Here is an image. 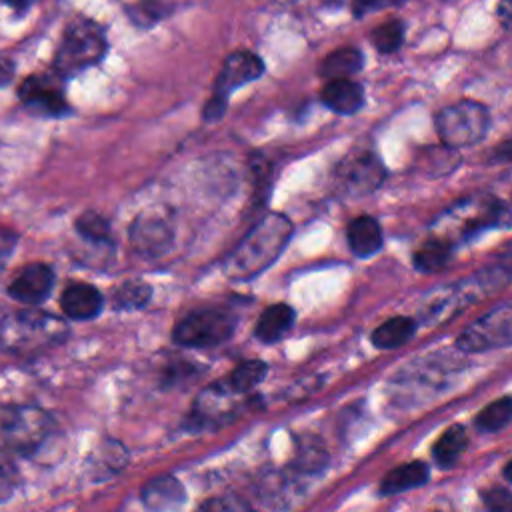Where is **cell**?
Returning a JSON list of instances; mask_svg holds the SVG:
<instances>
[{"mask_svg":"<svg viewBox=\"0 0 512 512\" xmlns=\"http://www.w3.org/2000/svg\"><path fill=\"white\" fill-rule=\"evenodd\" d=\"M466 444H468V440H466L464 426L454 424L440 434V438L436 440V444L432 448V456L438 466L448 468L460 458V454L466 450Z\"/></svg>","mask_w":512,"mask_h":512,"instance_id":"7402d4cb","label":"cell"},{"mask_svg":"<svg viewBox=\"0 0 512 512\" xmlns=\"http://www.w3.org/2000/svg\"><path fill=\"white\" fill-rule=\"evenodd\" d=\"M0 430L6 446L12 452L20 456H32L52 434L54 420L40 406L14 404L4 408L0 418Z\"/></svg>","mask_w":512,"mask_h":512,"instance_id":"3957f363","label":"cell"},{"mask_svg":"<svg viewBox=\"0 0 512 512\" xmlns=\"http://www.w3.org/2000/svg\"><path fill=\"white\" fill-rule=\"evenodd\" d=\"M336 184L342 192L350 196L370 194L384 180V166L376 154L360 150L348 154L334 170Z\"/></svg>","mask_w":512,"mask_h":512,"instance_id":"9c48e42d","label":"cell"},{"mask_svg":"<svg viewBox=\"0 0 512 512\" xmlns=\"http://www.w3.org/2000/svg\"><path fill=\"white\" fill-rule=\"evenodd\" d=\"M402 2L406 0H354V8H356V14H362L366 10H380V8L396 6Z\"/></svg>","mask_w":512,"mask_h":512,"instance_id":"d6a6232c","label":"cell"},{"mask_svg":"<svg viewBox=\"0 0 512 512\" xmlns=\"http://www.w3.org/2000/svg\"><path fill=\"white\" fill-rule=\"evenodd\" d=\"M482 500L488 512H512V496L508 488L492 486L482 492Z\"/></svg>","mask_w":512,"mask_h":512,"instance_id":"f546056e","label":"cell"},{"mask_svg":"<svg viewBox=\"0 0 512 512\" xmlns=\"http://www.w3.org/2000/svg\"><path fill=\"white\" fill-rule=\"evenodd\" d=\"M236 314L224 308L192 310L176 322L172 340L188 348H210L224 344L236 330Z\"/></svg>","mask_w":512,"mask_h":512,"instance_id":"5b68a950","label":"cell"},{"mask_svg":"<svg viewBox=\"0 0 512 512\" xmlns=\"http://www.w3.org/2000/svg\"><path fill=\"white\" fill-rule=\"evenodd\" d=\"M322 102L338 114H354L364 104V90L350 78L328 80L322 88Z\"/></svg>","mask_w":512,"mask_h":512,"instance_id":"9a60e30c","label":"cell"},{"mask_svg":"<svg viewBox=\"0 0 512 512\" xmlns=\"http://www.w3.org/2000/svg\"><path fill=\"white\" fill-rule=\"evenodd\" d=\"M308 474L296 470L292 464L282 470L266 476L260 484V498L268 508L284 510L302 498L306 490Z\"/></svg>","mask_w":512,"mask_h":512,"instance_id":"8fae6325","label":"cell"},{"mask_svg":"<svg viewBox=\"0 0 512 512\" xmlns=\"http://www.w3.org/2000/svg\"><path fill=\"white\" fill-rule=\"evenodd\" d=\"M18 484V470L12 456L0 446V504L6 502Z\"/></svg>","mask_w":512,"mask_h":512,"instance_id":"f1b7e54d","label":"cell"},{"mask_svg":"<svg viewBox=\"0 0 512 512\" xmlns=\"http://www.w3.org/2000/svg\"><path fill=\"white\" fill-rule=\"evenodd\" d=\"M348 246L350 250L360 256H372L382 246V230L372 216H358L348 224Z\"/></svg>","mask_w":512,"mask_h":512,"instance_id":"ac0fdd59","label":"cell"},{"mask_svg":"<svg viewBox=\"0 0 512 512\" xmlns=\"http://www.w3.org/2000/svg\"><path fill=\"white\" fill-rule=\"evenodd\" d=\"M374 48L378 52H384V54H390L394 50H398V46L402 44L404 40V24L398 22V20H390V22H384L380 26L374 28L372 36H370Z\"/></svg>","mask_w":512,"mask_h":512,"instance_id":"4316f807","label":"cell"},{"mask_svg":"<svg viewBox=\"0 0 512 512\" xmlns=\"http://www.w3.org/2000/svg\"><path fill=\"white\" fill-rule=\"evenodd\" d=\"M196 512H252V510L234 496H218L204 502Z\"/></svg>","mask_w":512,"mask_h":512,"instance_id":"4dcf8cb0","label":"cell"},{"mask_svg":"<svg viewBox=\"0 0 512 512\" xmlns=\"http://www.w3.org/2000/svg\"><path fill=\"white\" fill-rule=\"evenodd\" d=\"M264 72V64L262 60L248 50H236L232 52L220 68V74L216 78L214 84V92L212 98L208 100L206 108H204V118L206 120H218L226 108L228 96L240 88L242 84H248L252 80H256L260 74Z\"/></svg>","mask_w":512,"mask_h":512,"instance_id":"52a82bcc","label":"cell"},{"mask_svg":"<svg viewBox=\"0 0 512 512\" xmlns=\"http://www.w3.org/2000/svg\"><path fill=\"white\" fill-rule=\"evenodd\" d=\"M294 324V310L292 306L288 304H272L268 306L256 326H254V336L260 340V342H266V344H274L278 340H282L290 328Z\"/></svg>","mask_w":512,"mask_h":512,"instance_id":"2e32d148","label":"cell"},{"mask_svg":"<svg viewBox=\"0 0 512 512\" xmlns=\"http://www.w3.org/2000/svg\"><path fill=\"white\" fill-rule=\"evenodd\" d=\"M162 14V0H140L134 10V18H140V24H148V18L158 20Z\"/></svg>","mask_w":512,"mask_h":512,"instance_id":"1f68e13d","label":"cell"},{"mask_svg":"<svg viewBox=\"0 0 512 512\" xmlns=\"http://www.w3.org/2000/svg\"><path fill=\"white\" fill-rule=\"evenodd\" d=\"M292 234V224L280 214L262 218L224 260V274L246 282L262 274L282 254Z\"/></svg>","mask_w":512,"mask_h":512,"instance_id":"6da1fadb","label":"cell"},{"mask_svg":"<svg viewBox=\"0 0 512 512\" xmlns=\"http://www.w3.org/2000/svg\"><path fill=\"white\" fill-rule=\"evenodd\" d=\"M76 230L82 238L90 240V242H106L110 236V224L104 216H100L98 212H84L78 216L76 220Z\"/></svg>","mask_w":512,"mask_h":512,"instance_id":"83f0119b","label":"cell"},{"mask_svg":"<svg viewBox=\"0 0 512 512\" xmlns=\"http://www.w3.org/2000/svg\"><path fill=\"white\" fill-rule=\"evenodd\" d=\"M428 482V466L424 462H408L390 470L380 482L382 494H398L412 488H418Z\"/></svg>","mask_w":512,"mask_h":512,"instance_id":"d6986e66","label":"cell"},{"mask_svg":"<svg viewBox=\"0 0 512 512\" xmlns=\"http://www.w3.org/2000/svg\"><path fill=\"white\" fill-rule=\"evenodd\" d=\"M452 246L446 238H430L414 254V266L422 272H436L448 264Z\"/></svg>","mask_w":512,"mask_h":512,"instance_id":"cb8c5ba5","label":"cell"},{"mask_svg":"<svg viewBox=\"0 0 512 512\" xmlns=\"http://www.w3.org/2000/svg\"><path fill=\"white\" fill-rule=\"evenodd\" d=\"M172 226L160 214H142L134 220L130 228L132 248L148 258L162 256L172 246Z\"/></svg>","mask_w":512,"mask_h":512,"instance_id":"30bf717a","label":"cell"},{"mask_svg":"<svg viewBox=\"0 0 512 512\" xmlns=\"http://www.w3.org/2000/svg\"><path fill=\"white\" fill-rule=\"evenodd\" d=\"M150 296H152L150 284L136 278L116 286L112 292V302L116 310H138L148 304Z\"/></svg>","mask_w":512,"mask_h":512,"instance_id":"d4e9b609","label":"cell"},{"mask_svg":"<svg viewBox=\"0 0 512 512\" xmlns=\"http://www.w3.org/2000/svg\"><path fill=\"white\" fill-rule=\"evenodd\" d=\"M66 336L68 326L60 318L34 308L8 314L0 322V348L12 354H36Z\"/></svg>","mask_w":512,"mask_h":512,"instance_id":"7a4b0ae2","label":"cell"},{"mask_svg":"<svg viewBox=\"0 0 512 512\" xmlns=\"http://www.w3.org/2000/svg\"><path fill=\"white\" fill-rule=\"evenodd\" d=\"M34 0H4V4H8L14 10H26Z\"/></svg>","mask_w":512,"mask_h":512,"instance_id":"e575fe53","label":"cell"},{"mask_svg":"<svg viewBox=\"0 0 512 512\" xmlns=\"http://www.w3.org/2000/svg\"><path fill=\"white\" fill-rule=\"evenodd\" d=\"M140 498L148 512H178L186 502V490L176 476L162 474L142 486Z\"/></svg>","mask_w":512,"mask_h":512,"instance_id":"4fadbf2b","label":"cell"},{"mask_svg":"<svg viewBox=\"0 0 512 512\" xmlns=\"http://www.w3.org/2000/svg\"><path fill=\"white\" fill-rule=\"evenodd\" d=\"M52 286H54L52 268L48 264L34 262L16 274V278L8 286V296L24 304H40L48 298Z\"/></svg>","mask_w":512,"mask_h":512,"instance_id":"7c38bea8","label":"cell"},{"mask_svg":"<svg viewBox=\"0 0 512 512\" xmlns=\"http://www.w3.org/2000/svg\"><path fill=\"white\" fill-rule=\"evenodd\" d=\"M20 98H22V102H26L34 108H40L42 112L52 114V116L66 114V110H68V104L62 96V92L48 86L42 78L24 80V84L20 86Z\"/></svg>","mask_w":512,"mask_h":512,"instance_id":"e0dca14e","label":"cell"},{"mask_svg":"<svg viewBox=\"0 0 512 512\" xmlns=\"http://www.w3.org/2000/svg\"><path fill=\"white\" fill-rule=\"evenodd\" d=\"M498 14H500V18H502L504 26H508V20H510V0H502V2H500Z\"/></svg>","mask_w":512,"mask_h":512,"instance_id":"836d02e7","label":"cell"},{"mask_svg":"<svg viewBox=\"0 0 512 512\" xmlns=\"http://www.w3.org/2000/svg\"><path fill=\"white\" fill-rule=\"evenodd\" d=\"M512 336L510 306L502 304L496 310H490L470 328H466L456 338V348L462 352H484L498 346H508Z\"/></svg>","mask_w":512,"mask_h":512,"instance_id":"ba28073f","label":"cell"},{"mask_svg":"<svg viewBox=\"0 0 512 512\" xmlns=\"http://www.w3.org/2000/svg\"><path fill=\"white\" fill-rule=\"evenodd\" d=\"M104 304L102 294L84 282H74L64 288L60 296L62 312L72 320H90L100 314Z\"/></svg>","mask_w":512,"mask_h":512,"instance_id":"5bb4252c","label":"cell"},{"mask_svg":"<svg viewBox=\"0 0 512 512\" xmlns=\"http://www.w3.org/2000/svg\"><path fill=\"white\" fill-rule=\"evenodd\" d=\"M106 52V38L102 28L88 20L76 18L64 32L62 44L56 52V70L62 76H74L84 68L96 64Z\"/></svg>","mask_w":512,"mask_h":512,"instance_id":"277c9868","label":"cell"},{"mask_svg":"<svg viewBox=\"0 0 512 512\" xmlns=\"http://www.w3.org/2000/svg\"><path fill=\"white\" fill-rule=\"evenodd\" d=\"M436 132L446 146H472L480 142L490 124L488 108L476 100H460L436 114Z\"/></svg>","mask_w":512,"mask_h":512,"instance_id":"8992f818","label":"cell"},{"mask_svg":"<svg viewBox=\"0 0 512 512\" xmlns=\"http://www.w3.org/2000/svg\"><path fill=\"white\" fill-rule=\"evenodd\" d=\"M416 332V324L412 318L408 316H394L386 322H382L370 336L372 344L376 348H384V350H390V348H398V346H404Z\"/></svg>","mask_w":512,"mask_h":512,"instance_id":"ffe728a7","label":"cell"},{"mask_svg":"<svg viewBox=\"0 0 512 512\" xmlns=\"http://www.w3.org/2000/svg\"><path fill=\"white\" fill-rule=\"evenodd\" d=\"M364 64V56L358 48H338L330 52L322 62H320V74L328 80H338V78H350L356 74Z\"/></svg>","mask_w":512,"mask_h":512,"instance_id":"44dd1931","label":"cell"},{"mask_svg":"<svg viewBox=\"0 0 512 512\" xmlns=\"http://www.w3.org/2000/svg\"><path fill=\"white\" fill-rule=\"evenodd\" d=\"M268 372V364L262 360H244L240 362L228 376L226 382V390L228 392H250L254 390L266 376Z\"/></svg>","mask_w":512,"mask_h":512,"instance_id":"603a6c76","label":"cell"},{"mask_svg":"<svg viewBox=\"0 0 512 512\" xmlns=\"http://www.w3.org/2000/svg\"><path fill=\"white\" fill-rule=\"evenodd\" d=\"M510 416H512V400H510V396H502V398L490 402L476 416V428L482 432H496L510 422Z\"/></svg>","mask_w":512,"mask_h":512,"instance_id":"484cf974","label":"cell"}]
</instances>
